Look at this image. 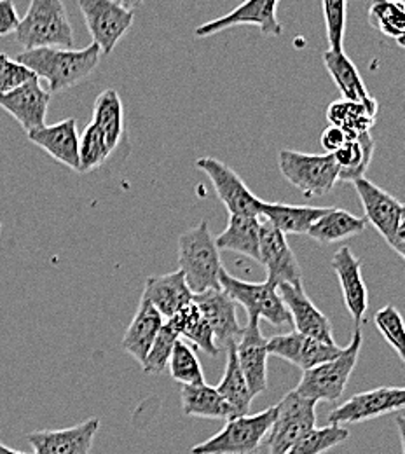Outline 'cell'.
Instances as JSON below:
<instances>
[{
  "instance_id": "6",
  "label": "cell",
  "mask_w": 405,
  "mask_h": 454,
  "mask_svg": "<svg viewBox=\"0 0 405 454\" xmlns=\"http://www.w3.org/2000/svg\"><path fill=\"white\" fill-rule=\"evenodd\" d=\"M354 191L365 212V223L385 238V241L404 259L405 257V207L392 194L378 187L369 178L353 182Z\"/></svg>"
},
{
  "instance_id": "22",
  "label": "cell",
  "mask_w": 405,
  "mask_h": 454,
  "mask_svg": "<svg viewBox=\"0 0 405 454\" xmlns=\"http://www.w3.org/2000/svg\"><path fill=\"white\" fill-rule=\"evenodd\" d=\"M192 297L194 294L185 284L182 271H174L168 275L149 277L140 301L151 304L163 317V320H170L180 309L192 302Z\"/></svg>"
},
{
  "instance_id": "46",
  "label": "cell",
  "mask_w": 405,
  "mask_h": 454,
  "mask_svg": "<svg viewBox=\"0 0 405 454\" xmlns=\"http://www.w3.org/2000/svg\"><path fill=\"white\" fill-rule=\"evenodd\" d=\"M0 229H2V224H0Z\"/></svg>"
},
{
  "instance_id": "4",
  "label": "cell",
  "mask_w": 405,
  "mask_h": 454,
  "mask_svg": "<svg viewBox=\"0 0 405 454\" xmlns=\"http://www.w3.org/2000/svg\"><path fill=\"white\" fill-rule=\"evenodd\" d=\"M362 344H363V336H362V331L356 327L347 348H343L336 358L302 372V378L295 392L300 397L315 400L316 403L338 402L343 397L347 381L356 367Z\"/></svg>"
},
{
  "instance_id": "34",
  "label": "cell",
  "mask_w": 405,
  "mask_h": 454,
  "mask_svg": "<svg viewBox=\"0 0 405 454\" xmlns=\"http://www.w3.org/2000/svg\"><path fill=\"white\" fill-rule=\"evenodd\" d=\"M170 322L174 324L180 338L191 340L192 344H196L199 349H203L205 353H208L212 356L219 355L221 349L215 342L214 333L208 327V324L205 322V318L201 317V313L194 302H191L189 306L180 309L174 318H170Z\"/></svg>"
},
{
  "instance_id": "21",
  "label": "cell",
  "mask_w": 405,
  "mask_h": 454,
  "mask_svg": "<svg viewBox=\"0 0 405 454\" xmlns=\"http://www.w3.org/2000/svg\"><path fill=\"white\" fill-rule=\"evenodd\" d=\"M332 270L339 278L347 311L358 327L365 320L369 308L367 285L362 277V261L351 252L349 247H341L332 259Z\"/></svg>"
},
{
  "instance_id": "9",
  "label": "cell",
  "mask_w": 405,
  "mask_h": 454,
  "mask_svg": "<svg viewBox=\"0 0 405 454\" xmlns=\"http://www.w3.org/2000/svg\"><path fill=\"white\" fill-rule=\"evenodd\" d=\"M219 284L236 304L245 308L248 318L266 320L273 327H282L290 324L289 311L275 285L268 282H262V284L243 282L230 275L224 268L221 270Z\"/></svg>"
},
{
  "instance_id": "45",
  "label": "cell",
  "mask_w": 405,
  "mask_h": 454,
  "mask_svg": "<svg viewBox=\"0 0 405 454\" xmlns=\"http://www.w3.org/2000/svg\"><path fill=\"white\" fill-rule=\"evenodd\" d=\"M0 454H27L21 453V451H16V450H11V448H7L5 444H2L0 442Z\"/></svg>"
},
{
  "instance_id": "5",
  "label": "cell",
  "mask_w": 405,
  "mask_h": 454,
  "mask_svg": "<svg viewBox=\"0 0 405 454\" xmlns=\"http://www.w3.org/2000/svg\"><path fill=\"white\" fill-rule=\"evenodd\" d=\"M276 416V407L257 414H246L226 421L224 428L201 444L191 454H255L266 442Z\"/></svg>"
},
{
  "instance_id": "2",
  "label": "cell",
  "mask_w": 405,
  "mask_h": 454,
  "mask_svg": "<svg viewBox=\"0 0 405 454\" xmlns=\"http://www.w3.org/2000/svg\"><path fill=\"white\" fill-rule=\"evenodd\" d=\"M222 268L221 252L206 223L178 236V271H182L185 284L194 295L206 290H219Z\"/></svg>"
},
{
  "instance_id": "31",
  "label": "cell",
  "mask_w": 405,
  "mask_h": 454,
  "mask_svg": "<svg viewBox=\"0 0 405 454\" xmlns=\"http://www.w3.org/2000/svg\"><path fill=\"white\" fill-rule=\"evenodd\" d=\"M365 219L343 208H329L308 231V236L318 243H334L365 231Z\"/></svg>"
},
{
  "instance_id": "37",
  "label": "cell",
  "mask_w": 405,
  "mask_h": 454,
  "mask_svg": "<svg viewBox=\"0 0 405 454\" xmlns=\"http://www.w3.org/2000/svg\"><path fill=\"white\" fill-rule=\"evenodd\" d=\"M347 437L349 432L339 425L313 428L302 439H299L285 454H325L347 442Z\"/></svg>"
},
{
  "instance_id": "3",
  "label": "cell",
  "mask_w": 405,
  "mask_h": 454,
  "mask_svg": "<svg viewBox=\"0 0 405 454\" xmlns=\"http://www.w3.org/2000/svg\"><path fill=\"white\" fill-rule=\"evenodd\" d=\"M14 34L25 51L74 46V30L61 0H32Z\"/></svg>"
},
{
  "instance_id": "24",
  "label": "cell",
  "mask_w": 405,
  "mask_h": 454,
  "mask_svg": "<svg viewBox=\"0 0 405 454\" xmlns=\"http://www.w3.org/2000/svg\"><path fill=\"white\" fill-rule=\"evenodd\" d=\"M163 324V317L151 304L140 301L136 315L133 317L124 333V338L121 342L122 349L142 365Z\"/></svg>"
},
{
  "instance_id": "17",
  "label": "cell",
  "mask_w": 405,
  "mask_h": 454,
  "mask_svg": "<svg viewBox=\"0 0 405 454\" xmlns=\"http://www.w3.org/2000/svg\"><path fill=\"white\" fill-rule=\"evenodd\" d=\"M100 419L90 418L75 427L61 430H41L27 435L34 454H90Z\"/></svg>"
},
{
  "instance_id": "28",
  "label": "cell",
  "mask_w": 405,
  "mask_h": 454,
  "mask_svg": "<svg viewBox=\"0 0 405 454\" xmlns=\"http://www.w3.org/2000/svg\"><path fill=\"white\" fill-rule=\"evenodd\" d=\"M259 219L231 215L228 227L215 238V245L219 250L236 252L259 262Z\"/></svg>"
},
{
  "instance_id": "36",
  "label": "cell",
  "mask_w": 405,
  "mask_h": 454,
  "mask_svg": "<svg viewBox=\"0 0 405 454\" xmlns=\"http://www.w3.org/2000/svg\"><path fill=\"white\" fill-rule=\"evenodd\" d=\"M168 369L172 378L182 387L205 383V374H203L199 358L196 356L194 349L182 340L175 342L172 355L168 358Z\"/></svg>"
},
{
  "instance_id": "12",
  "label": "cell",
  "mask_w": 405,
  "mask_h": 454,
  "mask_svg": "<svg viewBox=\"0 0 405 454\" xmlns=\"http://www.w3.org/2000/svg\"><path fill=\"white\" fill-rule=\"evenodd\" d=\"M405 407V390L402 387H381L356 394L338 405L329 414V425L363 423L385 414L401 412Z\"/></svg>"
},
{
  "instance_id": "43",
  "label": "cell",
  "mask_w": 405,
  "mask_h": 454,
  "mask_svg": "<svg viewBox=\"0 0 405 454\" xmlns=\"http://www.w3.org/2000/svg\"><path fill=\"white\" fill-rule=\"evenodd\" d=\"M19 25L16 5L11 0H0V37L14 34Z\"/></svg>"
},
{
  "instance_id": "35",
  "label": "cell",
  "mask_w": 405,
  "mask_h": 454,
  "mask_svg": "<svg viewBox=\"0 0 405 454\" xmlns=\"http://www.w3.org/2000/svg\"><path fill=\"white\" fill-rule=\"evenodd\" d=\"M370 25L401 48L405 44V5L402 2H374L369 9Z\"/></svg>"
},
{
  "instance_id": "18",
  "label": "cell",
  "mask_w": 405,
  "mask_h": 454,
  "mask_svg": "<svg viewBox=\"0 0 405 454\" xmlns=\"http://www.w3.org/2000/svg\"><path fill=\"white\" fill-rule=\"evenodd\" d=\"M343 348L338 344H325L322 340L302 336L299 333L278 334L268 340V353L280 356L299 367L302 372L309 371L320 364L336 358Z\"/></svg>"
},
{
  "instance_id": "16",
  "label": "cell",
  "mask_w": 405,
  "mask_h": 454,
  "mask_svg": "<svg viewBox=\"0 0 405 454\" xmlns=\"http://www.w3.org/2000/svg\"><path fill=\"white\" fill-rule=\"evenodd\" d=\"M276 290L289 311L290 324L295 327V333L325 344H336L331 320L313 304L304 285H278Z\"/></svg>"
},
{
  "instance_id": "41",
  "label": "cell",
  "mask_w": 405,
  "mask_h": 454,
  "mask_svg": "<svg viewBox=\"0 0 405 454\" xmlns=\"http://www.w3.org/2000/svg\"><path fill=\"white\" fill-rule=\"evenodd\" d=\"M347 9L345 0H323L322 11L327 27V39L332 53H343L345 32H347Z\"/></svg>"
},
{
  "instance_id": "23",
  "label": "cell",
  "mask_w": 405,
  "mask_h": 454,
  "mask_svg": "<svg viewBox=\"0 0 405 454\" xmlns=\"http://www.w3.org/2000/svg\"><path fill=\"white\" fill-rule=\"evenodd\" d=\"M28 140L44 149L53 160L72 170L79 171V133L75 119H65L57 124L27 133Z\"/></svg>"
},
{
  "instance_id": "44",
  "label": "cell",
  "mask_w": 405,
  "mask_h": 454,
  "mask_svg": "<svg viewBox=\"0 0 405 454\" xmlns=\"http://www.w3.org/2000/svg\"><path fill=\"white\" fill-rule=\"evenodd\" d=\"M347 135L338 126H327L320 137V144L327 154H334L338 149H341L347 144Z\"/></svg>"
},
{
  "instance_id": "11",
  "label": "cell",
  "mask_w": 405,
  "mask_h": 454,
  "mask_svg": "<svg viewBox=\"0 0 405 454\" xmlns=\"http://www.w3.org/2000/svg\"><path fill=\"white\" fill-rule=\"evenodd\" d=\"M196 168L206 173L219 200L226 205L231 215L261 217L262 200H259L241 180L236 171L215 158L196 160Z\"/></svg>"
},
{
  "instance_id": "26",
  "label": "cell",
  "mask_w": 405,
  "mask_h": 454,
  "mask_svg": "<svg viewBox=\"0 0 405 454\" xmlns=\"http://www.w3.org/2000/svg\"><path fill=\"white\" fill-rule=\"evenodd\" d=\"M329 208H320V207H300V205L262 201L261 217H266V221L276 227L282 234H308L311 226Z\"/></svg>"
},
{
  "instance_id": "27",
  "label": "cell",
  "mask_w": 405,
  "mask_h": 454,
  "mask_svg": "<svg viewBox=\"0 0 405 454\" xmlns=\"http://www.w3.org/2000/svg\"><path fill=\"white\" fill-rule=\"evenodd\" d=\"M182 412L185 416L205 418V419H226L234 418L231 405L217 394L214 387L189 385L180 388Z\"/></svg>"
},
{
  "instance_id": "38",
  "label": "cell",
  "mask_w": 405,
  "mask_h": 454,
  "mask_svg": "<svg viewBox=\"0 0 405 454\" xmlns=\"http://www.w3.org/2000/svg\"><path fill=\"white\" fill-rule=\"evenodd\" d=\"M111 154L113 151L107 145L104 133L93 122H90L84 128V133L79 137V171L88 173L100 168Z\"/></svg>"
},
{
  "instance_id": "20",
  "label": "cell",
  "mask_w": 405,
  "mask_h": 454,
  "mask_svg": "<svg viewBox=\"0 0 405 454\" xmlns=\"http://www.w3.org/2000/svg\"><path fill=\"white\" fill-rule=\"evenodd\" d=\"M192 302L199 309L201 317L208 324L214 333L215 342L221 340L222 344L236 342L241 334V325L238 324L236 315V302L222 290H206L192 297Z\"/></svg>"
},
{
  "instance_id": "42",
  "label": "cell",
  "mask_w": 405,
  "mask_h": 454,
  "mask_svg": "<svg viewBox=\"0 0 405 454\" xmlns=\"http://www.w3.org/2000/svg\"><path fill=\"white\" fill-rule=\"evenodd\" d=\"M32 79H35L34 72H30L16 59H11L4 53L0 55V95L19 88Z\"/></svg>"
},
{
  "instance_id": "1",
  "label": "cell",
  "mask_w": 405,
  "mask_h": 454,
  "mask_svg": "<svg viewBox=\"0 0 405 454\" xmlns=\"http://www.w3.org/2000/svg\"><path fill=\"white\" fill-rule=\"evenodd\" d=\"M100 57V50L91 44L84 50L43 48L21 51L16 61L34 72L39 81L46 79L50 84V95H53L90 77L98 67Z\"/></svg>"
},
{
  "instance_id": "33",
  "label": "cell",
  "mask_w": 405,
  "mask_h": 454,
  "mask_svg": "<svg viewBox=\"0 0 405 454\" xmlns=\"http://www.w3.org/2000/svg\"><path fill=\"white\" fill-rule=\"evenodd\" d=\"M91 122L104 133L107 145L111 147V151H114L124 135L122 102L116 90H105L97 97Z\"/></svg>"
},
{
  "instance_id": "39",
  "label": "cell",
  "mask_w": 405,
  "mask_h": 454,
  "mask_svg": "<svg viewBox=\"0 0 405 454\" xmlns=\"http://www.w3.org/2000/svg\"><path fill=\"white\" fill-rule=\"evenodd\" d=\"M180 340L174 324L170 320H165L163 327L160 329L156 340L152 342L142 367L145 374H161L168 367V358L172 355L175 342Z\"/></svg>"
},
{
  "instance_id": "25",
  "label": "cell",
  "mask_w": 405,
  "mask_h": 454,
  "mask_svg": "<svg viewBox=\"0 0 405 454\" xmlns=\"http://www.w3.org/2000/svg\"><path fill=\"white\" fill-rule=\"evenodd\" d=\"M323 63L332 77V81L336 82V86L339 88L343 98L347 102H354V104H363L367 107H374L379 109L378 102L370 97L363 79L360 77L358 68L354 67V63L343 53H332L327 51L323 55Z\"/></svg>"
},
{
  "instance_id": "8",
  "label": "cell",
  "mask_w": 405,
  "mask_h": 454,
  "mask_svg": "<svg viewBox=\"0 0 405 454\" xmlns=\"http://www.w3.org/2000/svg\"><path fill=\"white\" fill-rule=\"evenodd\" d=\"M138 4L114 0H81L79 9L86 20L93 44L100 55L109 57L117 43L128 34L133 25V7Z\"/></svg>"
},
{
  "instance_id": "10",
  "label": "cell",
  "mask_w": 405,
  "mask_h": 454,
  "mask_svg": "<svg viewBox=\"0 0 405 454\" xmlns=\"http://www.w3.org/2000/svg\"><path fill=\"white\" fill-rule=\"evenodd\" d=\"M275 407L276 416L266 444L269 454H285L299 439L316 428V402L292 390Z\"/></svg>"
},
{
  "instance_id": "40",
  "label": "cell",
  "mask_w": 405,
  "mask_h": 454,
  "mask_svg": "<svg viewBox=\"0 0 405 454\" xmlns=\"http://www.w3.org/2000/svg\"><path fill=\"white\" fill-rule=\"evenodd\" d=\"M374 324L386 342L397 351L399 358L405 362V329L402 315L393 306H385L374 315Z\"/></svg>"
},
{
  "instance_id": "15",
  "label": "cell",
  "mask_w": 405,
  "mask_h": 454,
  "mask_svg": "<svg viewBox=\"0 0 405 454\" xmlns=\"http://www.w3.org/2000/svg\"><path fill=\"white\" fill-rule=\"evenodd\" d=\"M276 9H278L276 0H250V2L238 5L236 9H232L231 12L224 14L222 18H217L214 21L199 25L196 28L194 35L203 39V37L215 35L219 32H224V30L238 27V25H253V27H259L262 35L280 37L284 34V27L276 18Z\"/></svg>"
},
{
  "instance_id": "30",
  "label": "cell",
  "mask_w": 405,
  "mask_h": 454,
  "mask_svg": "<svg viewBox=\"0 0 405 454\" xmlns=\"http://www.w3.org/2000/svg\"><path fill=\"white\" fill-rule=\"evenodd\" d=\"M228 362H226V371L224 376L219 383V387H215L217 394L224 398L230 405H231L234 418L239 416H246L250 411V405L253 402V397L248 390L246 380L238 365V358H236V342H228Z\"/></svg>"
},
{
  "instance_id": "14",
  "label": "cell",
  "mask_w": 405,
  "mask_h": 454,
  "mask_svg": "<svg viewBox=\"0 0 405 454\" xmlns=\"http://www.w3.org/2000/svg\"><path fill=\"white\" fill-rule=\"evenodd\" d=\"M268 340L261 331V320L248 318V325L236 340V358L253 398L268 392Z\"/></svg>"
},
{
  "instance_id": "19",
  "label": "cell",
  "mask_w": 405,
  "mask_h": 454,
  "mask_svg": "<svg viewBox=\"0 0 405 454\" xmlns=\"http://www.w3.org/2000/svg\"><path fill=\"white\" fill-rule=\"evenodd\" d=\"M50 100V91L43 90L41 81L35 77L27 84L0 95V107L11 114L27 133H30L46 126Z\"/></svg>"
},
{
  "instance_id": "32",
  "label": "cell",
  "mask_w": 405,
  "mask_h": 454,
  "mask_svg": "<svg viewBox=\"0 0 405 454\" xmlns=\"http://www.w3.org/2000/svg\"><path fill=\"white\" fill-rule=\"evenodd\" d=\"M376 114L378 109L374 107L338 100L329 106L327 119L331 126L341 128L347 138H356L358 135L370 133V129L376 126Z\"/></svg>"
},
{
  "instance_id": "7",
  "label": "cell",
  "mask_w": 405,
  "mask_h": 454,
  "mask_svg": "<svg viewBox=\"0 0 405 454\" xmlns=\"http://www.w3.org/2000/svg\"><path fill=\"white\" fill-rule=\"evenodd\" d=\"M278 167L306 198L323 196L339 182V168L332 154H306L282 149L278 153Z\"/></svg>"
},
{
  "instance_id": "13",
  "label": "cell",
  "mask_w": 405,
  "mask_h": 454,
  "mask_svg": "<svg viewBox=\"0 0 405 454\" xmlns=\"http://www.w3.org/2000/svg\"><path fill=\"white\" fill-rule=\"evenodd\" d=\"M259 262L268 271V284L275 286L302 284L300 266L297 262L295 254L290 248L285 234H282L268 221L261 223Z\"/></svg>"
},
{
  "instance_id": "29",
  "label": "cell",
  "mask_w": 405,
  "mask_h": 454,
  "mask_svg": "<svg viewBox=\"0 0 405 454\" xmlns=\"http://www.w3.org/2000/svg\"><path fill=\"white\" fill-rule=\"evenodd\" d=\"M376 151V144L370 133L358 135L356 138H349L347 144L338 149L332 158L339 168V180L354 182L365 176L372 156Z\"/></svg>"
}]
</instances>
